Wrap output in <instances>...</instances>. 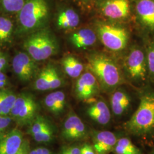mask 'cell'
Segmentation results:
<instances>
[{
  "label": "cell",
  "mask_w": 154,
  "mask_h": 154,
  "mask_svg": "<svg viewBox=\"0 0 154 154\" xmlns=\"http://www.w3.org/2000/svg\"><path fill=\"white\" fill-rule=\"evenodd\" d=\"M5 80H8V77L6 75L2 72H0V81Z\"/></svg>",
  "instance_id": "8d00e7d4"
},
{
  "label": "cell",
  "mask_w": 154,
  "mask_h": 154,
  "mask_svg": "<svg viewBox=\"0 0 154 154\" xmlns=\"http://www.w3.org/2000/svg\"><path fill=\"white\" fill-rule=\"evenodd\" d=\"M146 52L148 66V79L154 84V40L149 43Z\"/></svg>",
  "instance_id": "83f0119b"
},
{
  "label": "cell",
  "mask_w": 154,
  "mask_h": 154,
  "mask_svg": "<svg viewBox=\"0 0 154 154\" xmlns=\"http://www.w3.org/2000/svg\"><path fill=\"white\" fill-rule=\"evenodd\" d=\"M87 68L96 78L100 90L111 94L126 83L121 67L112 58L101 52L87 55Z\"/></svg>",
  "instance_id": "7a4b0ae2"
},
{
  "label": "cell",
  "mask_w": 154,
  "mask_h": 154,
  "mask_svg": "<svg viewBox=\"0 0 154 154\" xmlns=\"http://www.w3.org/2000/svg\"><path fill=\"white\" fill-rule=\"evenodd\" d=\"M61 135L67 142H72L87 139L89 131L82 119L72 111L63 122Z\"/></svg>",
  "instance_id": "8fae6325"
},
{
  "label": "cell",
  "mask_w": 154,
  "mask_h": 154,
  "mask_svg": "<svg viewBox=\"0 0 154 154\" xmlns=\"http://www.w3.org/2000/svg\"><path fill=\"white\" fill-rule=\"evenodd\" d=\"M95 6L106 20L122 23L131 16V0H95Z\"/></svg>",
  "instance_id": "ba28073f"
},
{
  "label": "cell",
  "mask_w": 154,
  "mask_h": 154,
  "mask_svg": "<svg viewBox=\"0 0 154 154\" xmlns=\"http://www.w3.org/2000/svg\"><path fill=\"white\" fill-rule=\"evenodd\" d=\"M59 154H68L67 151L66 150V147H63L61 149V151Z\"/></svg>",
  "instance_id": "74e56055"
},
{
  "label": "cell",
  "mask_w": 154,
  "mask_h": 154,
  "mask_svg": "<svg viewBox=\"0 0 154 154\" xmlns=\"http://www.w3.org/2000/svg\"><path fill=\"white\" fill-rule=\"evenodd\" d=\"M81 154H96L92 144L84 143L80 146Z\"/></svg>",
  "instance_id": "4dcf8cb0"
},
{
  "label": "cell",
  "mask_w": 154,
  "mask_h": 154,
  "mask_svg": "<svg viewBox=\"0 0 154 154\" xmlns=\"http://www.w3.org/2000/svg\"><path fill=\"white\" fill-rule=\"evenodd\" d=\"M29 154H38V153L37 152V151L35 150V149H34L30 151V153H29Z\"/></svg>",
  "instance_id": "ab89813d"
},
{
  "label": "cell",
  "mask_w": 154,
  "mask_h": 154,
  "mask_svg": "<svg viewBox=\"0 0 154 154\" xmlns=\"http://www.w3.org/2000/svg\"><path fill=\"white\" fill-rule=\"evenodd\" d=\"M149 154H154V144L152 146V149H151L150 152H149Z\"/></svg>",
  "instance_id": "60d3db41"
},
{
  "label": "cell",
  "mask_w": 154,
  "mask_h": 154,
  "mask_svg": "<svg viewBox=\"0 0 154 154\" xmlns=\"http://www.w3.org/2000/svg\"><path fill=\"white\" fill-rule=\"evenodd\" d=\"M39 105L32 94L22 93L17 96L9 114L13 121L20 126H29L38 115Z\"/></svg>",
  "instance_id": "52a82bcc"
},
{
  "label": "cell",
  "mask_w": 154,
  "mask_h": 154,
  "mask_svg": "<svg viewBox=\"0 0 154 154\" xmlns=\"http://www.w3.org/2000/svg\"><path fill=\"white\" fill-rule=\"evenodd\" d=\"M112 153L114 154H144L141 149L125 133L118 139Z\"/></svg>",
  "instance_id": "ffe728a7"
},
{
  "label": "cell",
  "mask_w": 154,
  "mask_h": 154,
  "mask_svg": "<svg viewBox=\"0 0 154 154\" xmlns=\"http://www.w3.org/2000/svg\"><path fill=\"white\" fill-rule=\"evenodd\" d=\"M74 91L77 99L88 103L98 97L100 88L96 78L88 71L77 78Z\"/></svg>",
  "instance_id": "30bf717a"
},
{
  "label": "cell",
  "mask_w": 154,
  "mask_h": 154,
  "mask_svg": "<svg viewBox=\"0 0 154 154\" xmlns=\"http://www.w3.org/2000/svg\"><path fill=\"white\" fill-rule=\"evenodd\" d=\"M123 134L122 131L112 132L109 130H92L90 132V135L96 154L112 153L118 139Z\"/></svg>",
  "instance_id": "5bb4252c"
},
{
  "label": "cell",
  "mask_w": 154,
  "mask_h": 154,
  "mask_svg": "<svg viewBox=\"0 0 154 154\" xmlns=\"http://www.w3.org/2000/svg\"><path fill=\"white\" fill-rule=\"evenodd\" d=\"M26 0H0V8L8 13H18Z\"/></svg>",
  "instance_id": "484cf974"
},
{
  "label": "cell",
  "mask_w": 154,
  "mask_h": 154,
  "mask_svg": "<svg viewBox=\"0 0 154 154\" xmlns=\"http://www.w3.org/2000/svg\"><path fill=\"white\" fill-rule=\"evenodd\" d=\"M14 25L11 20L5 17H0V44L10 41L13 32Z\"/></svg>",
  "instance_id": "cb8c5ba5"
},
{
  "label": "cell",
  "mask_w": 154,
  "mask_h": 154,
  "mask_svg": "<svg viewBox=\"0 0 154 154\" xmlns=\"http://www.w3.org/2000/svg\"><path fill=\"white\" fill-rule=\"evenodd\" d=\"M51 123L45 116L38 115L28 126V133L32 136L52 126Z\"/></svg>",
  "instance_id": "d4e9b609"
},
{
  "label": "cell",
  "mask_w": 154,
  "mask_h": 154,
  "mask_svg": "<svg viewBox=\"0 0 154 154\" xmlns=\"http://www.w3.org/2000/svg\"><path fill=\"white\" fill-rule=\"evenodd\" d=\"M81 1H82L83 4H85V5H88L91 1V0H81Z\"/></svg>",
  "instance_id": "f35d334b"
},
{
  "label": "cell",
  "mask_w": 154,
  "mask_h": 154,
  "mask_svg": "<svg viewBox=\"0 0 154 154\" xmlns=\"http://www.w3.org/2000/svg\"><path fill=\"white\" fill-rule=\"evenodd\" d=\"M95 32L105 48L113 52L124 50L130 40V32L122 23L98 20L95 23Z\"/></svg>",
  "instance_id": "3957f363"
},
{
  "label": "cell",
  "mask_w": 154,
  "mask_h": 154,
  "mask_svg": "<svg viewBox=\"0 0 154 154\" xmlns=\"http://www.w3.org/2000/svg\"><path fill=\"white\" fill-rule=\"evenodd\" d=\"M123 69L128 80L140 87L144 86L148 79L146 52L139 46H133L123 59Z\"/></svg>",
  "instance_id": "8992f818"
},
{
  "label": "cell",
  "mask_w": 154,
  "mask_h": 154,
  "mask_svg": "<svg viewBox=\"0 0 154 154\" xmlns=\"http://www.w3.org/2000/svg\"><path fill=\"white\" fill-rule=\"evenodd\" d=\"M66 105L65 94L61 91H56L46 95L44 105L46 109L55 116L61 115L65 111Z\"/></svg>",
  "instance_id": "ac0fdd59"
},
{
  "label": "cell",
  "mask_w": 154,
  "mask_h": 154,
  "mask_svg": "<svg viewBox=\"0 0 154 154\" xmlns=\"http://www.w3.org/2000/svg\"><path fill=\"white\" fill-rule=\"evenodd\" d=\"M66 150L68 154H81L80 146H72L66 147Z\"/></svg>",
  "instance_id": "836d02e7"
},
{
  "label": "cell",
  "mask_w": 154,
  "mask_h": 154,
  "mask_svg": "<svg viewBox=\"0 0 154 154\" xmlns=\"http://www.w3.org/2000/svg\"><path fill=\"white\" fill-rule=\"evenodd\" d=\"M63 85V81L56 68L51 66L50 73V90L60 88Z\"/></svg>",
  "instance_id": "f1b7e54d"
},
{
  "label": "cell",
  "mask_w": 154,
  "mask_h": 154,
  "mask_svg": "<svg viewBox=\"0 0 154 154\" xmlns=\"http://www.w3.org/2000/svg\"><path fill=\"white\" fill-rule=\"evenodd\" d=\"M35 149L38 154H54L50 149L44 147H38Z\"/></svg>",
  "instance_id": "e575fe53"
},
{
  "label": "cell",
  "mask_w": 154,
  "mask_h": 154,
  "mask_svg": "<svg viewBox=\"0 0 154 154\" xmlns=\"http://www.w3.org/2000/svg\"><path fill=\"white\" fill-rule=\"evenodd\" d=\"M23 134L17 128L0 135V154H14L23 142Z\"/></svg>",
  "instance_id": "2e32d148"
},
{
  "label": "cell",
  "mask_w": 154,
  "mask_h": 154,
  "mask_svg": "<svg viewBox=\"0 0 154 154\" xmlns=\"http://www.w3.org/2000/svg\"><path fill=\"white\" fill-rule=\"evenodd\" d=\"M97 38L95 31L89 28H83L72 33L70 39L75 48L85 49L95 44Z\"/></svg>",
  "instance_id": "e0dca14e"
},
{
  "label": "cell",
  "mask_w": 154,
  "mask_h": 154,
  "mask_svg": "<svg viewBox=\"0 0 154 154\" xmlns=\"http://www.w3.org/2000/svg\"><path fill=\"white\" fill-rule=\"evenodd\" d=\"M7 57L3 53L0 51V72L4 70L8 66Z\"/></svg>",
  "instance_id": "d6a6232c"
},
{
  "label": "cell",
  "mask_w": 154,
  "mask_h": 154,
  "mask_svg": "<svg viewBox=\"0 0 154 154\" xmlns=\"http://www.w3.org/2000/svg\"><path fill=\"white\" fill-rule=\"evenodd\" d=\"M12 121L10 116H0V135L7 131Z\"/></svg>",
  "instance_id": "f546056e"
},
{
  "label": "cell",
  "mask_w": 154,
  "mask_h": 154,
  "mask_svg": "<svg viewBox=\"0 0 154 154\" xmlns=\"http://www.w3.org/2000/svg\"><path fill=\"white\" fill-rule=\"evenodd\" d=\"M55 128L52 125L41 132L33 135L32 137L38 143H49L51 142L55 138Z\"/></svg>",
  "instance_id": "4316f807"
},
{
  "label": "cell",
  "mask_w": 154,
  "mask_h": 154,
  "mask_svg": "<svg viewBox=\"0 0 154 154\" xmlns=\"http://www.w3.org/2000/svg\"><path fill=\"white\" fill-rule=\"evenodd\" d=\"M62 66L67 75L72 78H78L84 69L82 62L72 55H67L63 59Z\"/></svg>",
  "instance_id": "44dd1931"
},
{
  "label": "cell",
  "mask_w": 154,
  "mask_h": 154,
  "mask_svg": "<svg viewBox=\"0 0 154 154\" xmlns=\"http://www.w3.org/2000/svg\"><path fill=\"white\" fill-rule=\"evenodd\" d=\"M119 86L110 94V108L112 118L122 123L131 116L133 99L126 88Z\"/></svg>",
  "instance_id": "9c48e42d"
},
{
  "label": "cell",
  "mask_w": 154,
  "mask_h": 154,
  "mask_svg": "<svg viewBox=\"0 0 154 154\" xmlns=\"http://www.w3.org/2000/svg\"><path fill=\"white\" fill-rule=\"evenodd\" d=\"M26 52H19L14 55L12 67L17 77L23 82H28L33 79L37 72V65Z\"/></svg>",
  "instance_id": "7c38bea8"
},
{
  "label": "cell",
  "mask_w": 154,
  "mask_h": 154,
  "mask_svg": "<svg viewBox=\"0 0 154 154\" xmlns=\"http://www.w3.org/2000/svg\"><path fill=\"white\" fill-rule=\"evenodd\" d=\"M51 66L48 65L39 72L34 82V88L40 91L50 90V73Z\"/></svg>",
  "instance_id": "603a6c76"
},
{
  "label": "cell",
  "mask_w": 154,
  "mask_h": 154,
  "mask_svg": "<svg viewBox=\"0 0 154 154\" xmlns=\"http://www.w3.org/2000/svg\"><path fill=\"white\" fill-rule=\"evenodd\" d=\"M30 144L27 140L24 139L21 147L20 149L14 154H29L30 153Z\"/></svg>",
  "instance_id": "1f68e13d"
},
{
  "label": "cell",
  "mask_w": 154,
  "mask_h": 154,
  "mask_svg": "<svg viewBox=\"0 0 154 154\" xmlns=\"http://www.w3.org/2000/svg\"><path fill=\"white\" fill-rule=\"evenodd\" d=\"M8 80L0 81V90L5 88V87L8 85Z\"/></svg>",
  "instance_id": "d590c367"
},
{
  "label": "cell",
  "mask_w": 154,
  "mask_h": 154,
  "mask_svg": "<svg viewBox=\"0 0 154 154\" xmlns=\"http://www.w3.org/2000/svg\"><path fill=\"white\" fill-rule=\"evenodd\" d=\"M23 46L26 52L35 61H44L54 55L58 44L49 30L41 29L32 33L25 39Z\"/></svg>",
  "instance_id": "5b68a950"
},
{
  "label": "cell",
  "mask_w": 154,
  "mask_h": 154,
  "mask_svg": "<svg viewBox=\"0 0 154 154\" xmlns=\"http://www.w3.org/2000/svg\"><path fill=\"white\" fill-rule=\"evenodd\" d=\"M57 25L62 29H72L77 28L80 22V18L77 11L71 8L62 10L58 14Z\"/></svg>",
  "instance_id": "d6986e66"
},
{
  "label": "cell",
  "mask_w": 154,
  "mask_h": 154,
  "mask_svg": "<svg viewBox=\"0 0 154 154\" xmlns=\"http://www.w3.org/2000/svg\"><path fill=\"white\" fill-rule=\"evenodd\" d=\"M49 6L46 0H26L18 13V23L23 32L32 33L42 28L49 16Z\"/></svg>",
  "instance_id": "277c9868"
},
{
  "label": "cell",
  "mask_w": 154,
  "mask_h": 154,
  "mask_svg": "<svg viewBox=\"0 0 154 154\" xmlns=\"http://www.w3.org/2000/svg\"><path fill=\"white\" fill-rule=\"evenodd\" d=\"M17 96L11 90L6 88L0 90V116H9Z\"/></svg>",
  "instance_id": "7402d4cb"
},
{
  "label": "cell",
  "mask_w": 154,
  "mask_h": 154,
  "mask_svg": "<svg viewBox=\"0 0 154 154\" xmlns=\"http://www.w3.org/2000/svg\"><path fill=\"white\" fill-rule=\"evenodd\" d=\"M134 9L140 26L154 34V0H134Z\"/></svg>",
  "instance_id": "9a60e30c"
},
{
  "label": "cell",
  "mask_w": 154,
  "mask_h": 154,
  "mask_svg": "<svg viewBox=\"0 0 154 154\" xmlns=\"http://www.w3.org/2000/svg\"><path fill=\"white\" fill-rule=\"evenodd\" d=\"M88 104L86 114L91 122L98 126H109L112 122V116L110 106L106 101L97 98Z\"/></svg>",
  "instance_id": "4fadbf2b"
},
{
  "label": "cell",
  "mask_w": 154,
  "mask_h": 154,
  "mask_svg": "<svg viewBox=\"0 0 154 154\" xmlns=\"http://www.w3.org/2000/svg\"><path fill=\"white\" fill-rule=\"evenodd\" d=\"M137 108L121 124V131L146 144L154 143V88L144 85L138 91Z\"/></svg>",
  "instance_id": "6da1fadb"
}]
</instances>
